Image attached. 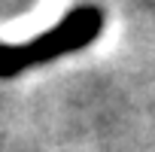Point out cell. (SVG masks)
<instances>
[{
    "instance_id": "1",
    "label": "cell",
    "mask_w": 155,
    "mask_h": 152,
    "mask_svg": "<svg viewBox=\"0 0 155 152\" xmlns=\"http://www.w3.org/2000/svg\"><path fill=\"white\" fill-rule=\"evenodd\" d=\"M104 31V12L97 6H76L55 28L28 40V43H0V79L18 76L28 67L49 64L61 55L91 46Z\"/></svg>"
}]
</instances>
